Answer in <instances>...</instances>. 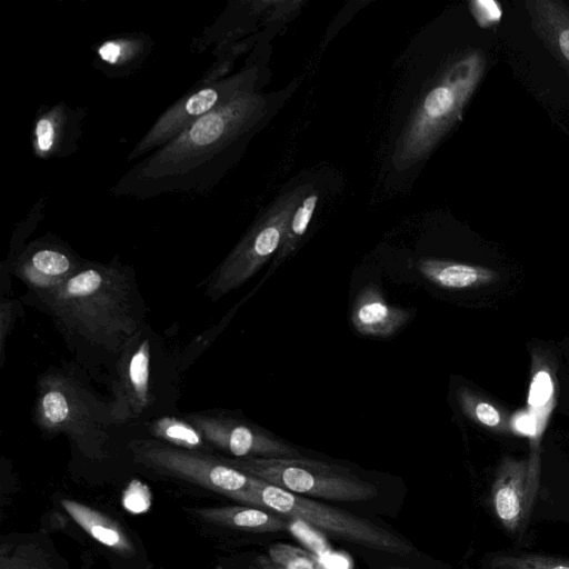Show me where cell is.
<instances>
[{"label": "cell", "instance_id": "obj_7", "mask_svg": "<svg viewBox=\"0 0 569 569\" xmlns=\"http://www.w3.org/2000/svg\"><path fill=\"white\" fill-rule=\"evenodd\" d=\"M134 460L146 468L251 506V476L221 457L184 450L163 442L140 441L132 446Z\"/></svg>", "mask_w": 569, "mask_h": 569}, {"label": "cell", "instance_id": "obj_16", "mask_svg": "<svg viewBox=\"0 0 569 569\" xmlns=\"http://www.w3.org/2000/svg\"><path fill=\"white\" fill-rule=\"evenodd\" d=\"M189 512L212 526L252 532L274 533L289 528V518L252 506H218L191 508Z\"/></svg>", "mask_w": 569, "mask_h": 569}, {"label": "cell", "instance_id": "obj_3", "mask_svg": "<svg viewBox=\"0 0 569 569\" xmlns=\"http://www.w3.org/2000/svg\"><path fill=\"white\" fill-rule=\"evenodd\" d=\"M486 59L471 50L453 61L425 94L402 131L393 156L398 168H407L428 156L460 119L483 76Z\"/></svg>", "mask_w": 569, "mask_h": 569}, {"label": "cell", "instance_id": "obj_18", "mask_svg": "<svg viewBox=\"0 0 569 569\" xmlns=\"http://www.w3.org/2000/svg\"><path fill=\"white\" fill-rule=\"evenodd\" d=\"M61 506L97 542L123 557H131L134 553V545L126 530L108 515L73 499H62Z\"/></svg>", "mask_w": 569, "mask_h": 569}, {"label": "cell", "instance_id": "obj_10", "mask_svg": "<svg viewBox=\"0 0 569 569\" xmlns=\"http://www.w3.org/2000/svg\"><path fill=\"white\" fill-rule=\"evenodd\" d=\"M192 423L212 447L233 458L300 457L299 450L254 425L222 416L201 412L187 413Z\"/></svg>", "mask_w": 569, "mask_h": 569}, {"label": "cell", "instance_id": "obj_29", "mask_svg": "<svg viewBox=\"0 0 569 569\" xmlns=\"http://www.w3.org/2000/svg\"><path fill=\"white\" fill-rule=\"evenodd\" d=\"M511 430L521 435L530 436L533 432V423L529 413H519L510 422Z\"/></svg>", "mask_w": 569, "mask_h": 569}, {"label": "cell", "instance_id": "obj_26", "mask_svg": "<svg viewBox=\"0 0 569 569\" xmlns=\"http://www.w3.org/2000/svg\"><path fill=\"white\" fill-rule=\"evenodd\" d=\"M319 193L311 189L291 214L281 246L276 254L273 268L286 260L298 247L313 216Z\"/></svg>", "mask_w": 569, "mask_h": 569}, {"label": "cell", "instance_id": "obj_19", "mask_svg": "<svg viewBox=\"0 0 569 569\" xmlns=\"http://www.w3.org/2000/svg\"><path fill=\"white\" fill-rule=\"evenodd\" d=\"M80 116L68 107L54 106L39 116L33 127V147L39 157L62 154L79 134Z\"/></svg>", "mask_w": 569, "mask_h": 569}, {"label": "cell", "instance_id": "obj_25", "mask_svg": "<svg viewBox=\"0 0 569 569\" xmlns=\"http://www.w3.org/2000/svg\"><path fill=\"white\" fill-rule=\"evenodd\" d=\"M243 569H322L317 557L288 543H274L253 557Z\"/></svg>", "mask_w": 569, "mask_h": 569}, {"label": "cell", "instance_id": "obj_21", "mask_svg": "<svg viewBox=\"0 0 569 569\" xmlns=\"http://www.w3.org/2000/svg\"><path fill=\"white\" fill-rule=\"evenodd\" d=\"M481 569H569V557L508 548L485 553Z\"/></svg>", "mask_w": 569, "mask_h": 569}, {"label": "cell", "instance_id": "obj_23", "mask_svg": "<svg viewBox=\"0 0 569 569\" xmlns=\"http://www.w3.org/2000/svg\"><path fill=\"white\" fill-rule=\"evenodd\" d=\"M457 400L465 416L477 425L500 433L511 431L507 415L472 389L466 386L460 387L457 390Z\"/></svg>", "mask_w": 569, "mask_h": 569}, {"label": "cell", "instance_id": "obj_11", "mask_svg": "<svg viewBox=\"0 0 569 569\" xmlns=\"http://www.w3.org/2000/svg\"><path fill=\"white\" fill-rule=\"evenodd\" d=\"M528 458L503 457L498 463L490 488V506L515 548L527 545L529 521L535 502L528 486Z\"/></svg>", "mask_w": 569, "mask_h": 569}, {"label": "cell", "instance_id": "obj_14", "mask_svg": "<svg viewBox=\"0 0 569 569\" xmlns=\"http://www.w3.org/2000/svg\"><path fill=\"white\" fill-rule=\"evenodd\" d=\"M409 309L387 302L378 286L369 283L357 293L351 310V325L366 337L388 338L411 318Z\"/></svg>", "mask_w": 569, "mask_h": 569}, {"label": "cell", "instance_id": "obj_8", "mask_svg": "<svg viewBox=\"0 0 569 569\" xmlns=\"http://www.w3.org/2000/svg\"><path fill=\"white\" fill-rule=\"evenodd\" d=\"M248 81L247 74H237L222 80H207L202 87L176 101L156 120L132 149L127 158L128 161L148 152L151 153L201 117L227 103L239 93L248 91L246 86Z\"/></svg>", "mask_w": 569, "mask_h": 569}, {"label": "cell", "instance_id": "obj_13", "mask_svg": "<svg viewBox=\"0 0 569 569\" xmlns=\"http://www.w3.org/2000/svg\"><path fill=\"white\" fill-rule=\"evenodd\" d=\"M113 397L111 415L117 421L137 418L150 403V342L140 333L124 347Z\"/></svg>", "mask_w": 569, "mask_h": 569}, {"label": "cell", "instance_id": "obj_6", "mask_svg": "<svg viewBox=\"0 0 569 569\" xmlns=\"http://www.w3.org/2000/svg\"><path fill=\"white\" fill-rule=\"evenodd\" d=\"M312 189L299 186L278 198L230 251L210 281L214 299L248 281L279 250L292 212Z\"/></svg>", "mask_w": 569, "mask_h": 569}, {"label": "cell", "instance_id": "obj_17", "mask_svg": "<svg viewBox=\"0 0 569 569\" xmlns=\"http://www.w3.org/2000/svg\"><path fill=\"white\" fill-rule=\"evenodd\" d=\"M526 8L533 31L569 73V7L559 0H529Z\"/></svg>", "mask_w": 569, "mask_h": 569}, {"label": "cell", "instance_id": "obj_9", "mask_svg": "<svg viewBox=\"0 0 569 569\" xmlns=\"http://www.w3.org/2000/svg\"><path fill=\"white\" fill-rule=\"evenodd\" d=\"M89 396L71 378L51 373L40 379L36 401V421L46 432L69 435L77 441L92 428L93 411Z\"/></svg>", "mask_w": 569, "mask_h": 569}, {"label": "cell", "instance_id": "obj_28", "mask_svg": "<svg viewBox=\"0 0 569 569\" xmlns=\"http://www.w3.org/2000/svg\"><path fill=\"white\" fill-rule=\"evenodd\" d=\"M0 336H1V360L3 361V352H4V343H6V336L9 331V327L12 323V306L10 301L2 300L1 308H0Z\"/></svg>", "mask_w": 569, "mask_h": 569}, {"label": "cell", "instance_id": "obj_27", "mask_svg": "<svg viewBox=\"0 0 569 569\" xmlns=\"http://www.w3.org/2000/svg\"><path fill=\"white\" fill-rule=\"evenodd\" d=\"M139 47L133 40L114 39L103 42L98 49V54L104 62L117 64L131 58L134 49Z\"/></svg>", "mask_w": 569, "mask_h": 569}, {"label": "cell", "instance_id": "obj_22", "mask_svg": "<svg viewBox=\"0 0 569 569\" xmlns=\"http://www.w3.org/2000/svg\"><path fill=\"white\" fill-rule=\"evenodd\" d=\"M153 437L163 443L191 451L210 453L212 448L201 432L186 419L161 417L150 426Z\"/></svg>", "mask_w": 569, "mask_h": 569}, {"label": "cell", "instance_id": "obj_1", "mask_svg": "<svg viewBox=\"0 0 569 569\" xmlns=\"http://www.w3.org/2000/svg\"><path fill=\"white\" fill-rule=\"evenodd\" d=\"M266 109L262 96L250 90L239 93L137 162L114 184L113 193L146 199L208 190Z\"/></svg>", "mask_w": 569, "mask_h": 569}, {"label": "cell", "instance_id": "obj_4", "mask_svg": "<svg viewBox=\"0 0 569 569\" xmlns=\"http://www.w3.org/2000/svg\"><path fill=\"white\" fill-rule=\"evenodd\" d=\"M252 507L302 521L332 537L386 553L406 556L412 546L398 535L342 509L286 491L251 476Z\"/></svg>", "mask_w": 569, "mask_h": 569}, {"label": "cell", "instance_id": "obj_12", "mask_svg": "<svg viewBox=\"0 0 569 569\" xmlns=\"http://www.w3.org/2000/svg\"><path fill=\"white\" fill-rule=\"evenodd\" d=\"M557 365L555 358L543 349L531 352V371L528 390V413L533 423L530 436V453L528 457V486L531 499L536 503L541 472V439L551 411L556 403Z\"/></svg>", "mask_w": 569, "mask_h": 569}, {"label": "cell", "instance_id": "obj_2", "mask_svg": "<svg viewBox=\"0 0 569 569\" xmlns=\"http://www.w3.org/2000/svg\"><path fill=\"white\" fill-rule=\"evenodd\" d=\"M131 284L114 267H80L63 284L41 297L69 336L109 348L127 346L137 335Z\"/></svg>", "mask_w": 569, "mask_h": 569}, {"label": "cell", "instance_id": "obj_5", "mask_svg": "<svg viewBox=\"0 0 569 569\" xmlns=\"http://www.w3.org/2000/svg\"><path fill=\"white\" fill-rule=\"evenodd\" d=\"M231 467L286 491L337 501H367L378 488L349 469L302 457L227 458Z\"/></svg>", "mask_w": 569, "mask_h": 569}, {"label": "cell", "instance_id": "obj_24", "mask_svg": "<svg viewBox=\"0 0 569 569\" xmlns=\"http://www.w3.org/2000/svg\"><path fill=\"white\" fill-rule=\"evenodd\" d=\"M0 569H58L50 552L40 542L20 540L2 542Z\"/></svg>", "mask_w": 569, "mask_h": 569}, {"label": "cell", "instance_id": "obj_20", "mask_svg": "<svg viewBox=\"0 0 569 569\" xmlns=\"http://www.w3.org/2000/svg\"><path fill=\"white\" fill-rule=\"evenodd\" d=\"M417 267L431 283L451 290L482 287L499 278L496 270L487 267L438 258H422Z\"/></svg>", "mask_w": 569, "mask_h": 569}, {"label": "cell", "instance_id": "obj_15", "mask_svg": "<svg viewBox=\"0 0 569 569\" xmlns=\"http://www.w3.org/2000/svg\"><path fill=\"white\" fill-rule=\"evenodd\" d=\"M80 267L61 249L41 247L27 253L17 268V274L40 297L63 284Z\"/></svg>", "mask_w": 569, "mask_h": 569}]
</instances>
